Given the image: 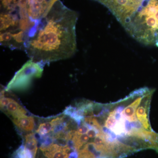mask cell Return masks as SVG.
<instances>
[{"label":"cell","instance_id":"5bb4252c","mask_svg":"<svg viewBox=\"0 0 158 158\" xmlns=\"http://www.w3.org/2000/svg\"><path fill=\"white\" fill-rule=\"evenodd\" d=\"M15 158H34L32 153L26 148L25 146L22 145L16 151L14 155Z\"/></svg>","mask_w":158,"mask_h":158},{"label":"cell","instance_id":"2e32d148","mask_svg":"<svg viewBox=\"0 0 158 158\" xmlns=\"http://www.w3.org/2000/svg\"><path fill=\"white\" fill-rule=\"evenodd\" d=\"M78 155L77 152V151H75L69 154V158H78Z\"/></svg>","mask_w":158,"mask_h":158},{"label":"cell","instance_id":"277c9868","mask_svg":"<svg viewBox=\"0 0 158 158\" xmlns=\"http://www.w3.org/2000/svg\"><path fill=\"white\" fill-rule=\"evenodd\" d=\"M103 5L123 28L129 23L144 0H94Z\"/></svg>","mask_w":158,"mask_h":158},{"label":"cell","instance_id":"9a60e30c","mask_svg":"<svg viewBox=\"0 0 158 158\" xmlns=\"http://www.w3.org/2000/svg\"><path fill=\"white\" fill-rule=\"evenodd\" d=\"M95 155L85 148H83L79 152L78 158H96Z\"/></svg>","mask_w":158,"mask_h":158},{"label":"cell","instance_id":"6da1fadb","mask_svg":"<svg viewBox=\"0 0 158 158\" xmlns=\"http://www.w3.org/2000/svg\"><path fill=\"white\" fill-rule=\"evenodd\" d=\"M78 14L59 0L47 15L25 32L24 51L30 59L43 64L69 59L77 50Z\"/></svg>","mask_w":158,"mask_h":158},{"label":"cell","instance_id":"52a82bcc","mask_svg":"<svg viewBox=\"0 0 158 158\" xmlns=\"http://www.w3.org/2000/svg\"><path fill=\"white\" fill-rule=\"evenodd\" d=\"M13 123L21 130L26 132L32 131L35 127V122L32 116H24L13 118Z\"/></svg>","mask_w":158,"mask_h":158},{"label":"cell","instance_id":"8992f818","mask_svg":"<svg viewBox=\"0 0 158 158\" xmlns=\"http://www.w3.org/2000/svg\"><path fill=\"white\" fill-rule=\"evenodd\" d=\"M40 149L47 158H69L70 148L68 145H59L52 143Z\"/></svg>","mask_w":158,"mask_h":158},{"label":"cell","instance_id":"30bf717a","mask_svg":"<svg viewBox=\"0 0 158 158\" xmlns=\"http://www.w3.org/2000/svg\"><path fill=\"white\" fill-rule=\"evenodd\" d=\"M63 113L66 116H69L76 123L80 126L84 121L85 117L79 114L77 108L75 107L69 106L66 108Z\"/></svg>","mask_w":158,"mask_h":158},{"label":"cell","instance_id":"3957f363","mask_svg":"<svg viewBox=\"0 0 158 158\" xmlns=\"http://www.w3.org/2000/svg\"><path fill=\"white\" fill-rule=\"evenodd\" d=\"M44 64L30 59L18 71L9 82L6 90L23 91L30 87L33 80L41 77Z\"/></svg>","mask_w":158,"mask_h":158},{"label":"cell","instance_id":"4fadbf2b","mask_svg":"<svg viewBox=\"0 0 158 158\" xmlns=\"http://www.w3.org/2000/svg\"><path fill=\"white\" fill-rule=\"evenodd\" d=\"M53 127V125L51 121L41 123L37 130V133L40 136H44L52 131Z\"/></svg>","mask_w":158,"mask_h":158},{"label":"cell","instance_id":"ba28073f","mask_svg":"<svg viewBox=\"0 0 158 158\" xmlns=\"http://www.w3.org/2000/svg\"><path fill=\"white\" fill-rule=\"evenodd\" d=\"M5 110L9 115L13 117V118L25 116L27 113V111L13 99L6 106Z\"/></svg>","mask_w":158,"mask_h":158},{"label":"cell","instance_id":"8fae6325","mask_svg":"<svg viewBox=\"0 0 158 158\" xmlns=\"http://www.w3.org/2000/svg\"><path fill=\"white\" fill-rule=\"evenodd\" d=\"M89 137L87 134L78 135L76 133L74 135L71 141H72L73 148L75 150L79 152L83 146L87 144L89 140Z\"/></svg>","mask_w":158,"mask_h":158},{"label":"cell","instance_id":"7c38bea8","mask_svg":"<svg viewBox=\"0 0 158 158\" xmlns=\"http://www.w3.org/2000/svg\"><path fill=\"white\" fill-rule=\"evenodd\" d=\"M25 147L32 153L33 157L35 158L37 150V142L33 133L27 135L25 137Z\"/></svg>","mask_w":158,"mask_h":158},{"label":"cell","instance_id":"7a4b0ae2","mask_svg":"<svg viewBox=\"0 0 158 158\" xmlns=\"http://www.w3.org/2000/svg\"><path fill=\"white\" fill-rule=\"evenodd\" d=\"M124 28L140 43L158 47V0H144Z\"/></svg>","mask_w":158,"mask_h":158},{"label":"cell","instance_id":"9c48e42d","mask_svg":"<svg viewBox=\"0 0 158 158\" xmlns=\"http://www.w3.org/2000/svg\"><path fill=\"white\" fill-rule=\"evenodd\" d=\"M51 122L53 125L52 131L54 136L65 132V131L68 129L69 123L65 121L64 116L57 117L52 119Z\"/></svg>","mask_w":158,"mask_h":158},{"label":"cell","instance_id":"5b68a950","mask_svg":"<svg viewBox=\"0 0 158 158\" xmlns=\"http://www.w3.org/2000/svg\"><path fill=\"white\" fill-rule=\"evenodd\" d=\"M25 32L22 30L13 32L1 33V44L11 49L23 50L24 51Z\"/></svg>","mask_w":158,"mask_h":158}]
</instances>
